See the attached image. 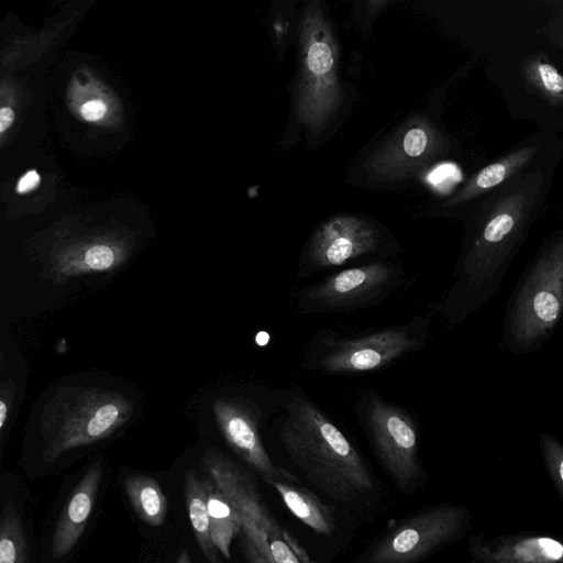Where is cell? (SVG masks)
I'll return each instance as SVG.
<instances>
[{
    "label": "cell",
    "mask_w": 563,
    "mask_h": 563,
    "mask_svg": "<svg viewBox=\"0 0 563 563\" xmlns=\"http://www.w3.org/2000/svg\"><path fill=\"white\" fill-rule=\"evenodd\" d=\"M549 181L550 174L539 167L489 192L468 225L452 282L438 303L449 322H464L495 297L537 219Z\"/></svg>",
    "instance_id": "obj_1"
},
{
    "label": "cell",
    "mask_w": 563,
    "mask_h": 563,
    "mask_svg": "<svg viewBox=\"0 0 563 563\" xmlns=\"http://www.w3.org/2000/svg\"><path fill=\"white\" fill-rule=\"evenodd\" d=\"M278 439L291 462L328 498L353 504L374 493L376 479L360 451L299 385L284 396Z\"/></svg>",
    "instance_id": "obj_2"
},
{
    "label": "cell",
    "mask_w": 563,
    "mask_h": 563,
    "mask_svg": "<svg viewBox=\"0 0 563 563\" xmlns=\"http://www.w3.org/2000/svg\"><path fill=\"white\" fill-rule=\"evenodd\" d=\"M136 410L137 401L121 385L68 380L46 394L32 422L44 439V459L55 461L110 438Z\"/></svg>",
    "instance_id": "obj_3"
},
{
    "label": "cell",
    "mask_w": 563,
    "mask_h": 563,
    "mask_svg": "<svg viewBox=\"0 0 563 563\" xmlns=\"http://www.w3.org/2000/svg\"><path fill=\"white\" fill-rule=\"evenodd\" d=\"M431 319L417 316L401 324L342 333L331 328L308 340L300 367L323 375L358 376L382 371L424 349Z\"/></svg>",
    "instance_id": "obj_4"
},
{
    "label": "cell",
    "mask_w": 563,
    "mask_h": 563,
    "mask_svg": "<svg viewBox=\"0 0 563 563\" xmlns=\"http://www.w3.org/2000/svg\"><path fill=\"white\" fill-rule=\"evenodd\" d=\"M563 316V228L551 234L522 273L505 309L501 344L512 354L539 350Z\"/></svg>",
    "instance_id": "obj_5"
},
{
    "label": "cell",
    "mask_w": 563,
    "mask_h": 563,
    "mask_svg": "<svg viewBox=\"0 0 563 563\" xmlns=\"http://www.w3.org/2000/svg\"><path fill=\"white\" fill-rule=\"evenodd\" d=\"M356 416L377 463L394 486L406 495L421 489L427 471L420 457L419 424L412 413L377 390L366 389L358 397Z\"/></svg>",
    "instance_id": "obj_6"
},
{
    "label": "cell",
    "mask_w": 563,
    "mask_h": 563,
    "mask_svg": "<svg viewBox=\"0 0 563 563\" xmlns=\"http://www.w3.org/2000/svg\"><path fill=\"white\" fill-rule=\"evenodd\" d=\"M300 65L295 88L298 120L319 132L338 111L342 90L338 46L319 2H310L299 22Z\"/></svg>",
    "instance_id": "obj_7"
},
{
    "label": "cell",
    "mask_w": 563,
    "mask_h": 563,
    "mask_svg": "<svg viewBox=\"0 0 563 563\" xmlns=\"http://www.w3.org/2000/svg\"><path fill=\"white\" fill-rule=\"evenodd\" d=\"M402 266L394 261H372L331 273L298 289L296 313H350L380 305L405 283Z\"/></svg>",
    "instance_id": "obj_8"
},
{
    "label": "cell",
    "mask_w": 563,
    "mask_h": 563,
    "mask_svg": "<svg viewBox=\"0 0 563 563\" xmlns=\"http://www.w3.org/2000/svg\"><path fill=\"white\" fill-rule=\"evenodd\" d=\"M468 523L462 505L424 506L376 538L355 563H421L461 538Z\"/></svg>",
    "instance_id": "obj_9"
},
{
    "label": "cell",
    "mask_w": 563,
    "mask_h": 563,
    "mask_svg": "<svg viewBox=\"0 0 563 563\" xmlns=\"http://www.w3.org/2000/svg\"><path fill=\"white\" fill-rule=\"evenodd\" d=\"M398 252L371 221L357 216H335L312 232L301 252L296 275L307 278L364 257L382 261Z\"/></svg>",
    "instance_id": "obj_10"
},
{
    "label": "cell",
    "mask_w": 563,
    "mask_h": 563,
    "mask_svg": "<svg viewBox=\"0 0 563 563\" xmlns=\"http://www.w3.org/2000/svg\"><path fill=\"white\" fill-rule=\"evenodd\" d=\"M212 410L228 446L266 483L272 479L299 482L271 459L261 434L262 410L253 399L220 397L214 399Z\"/></svg>",
    "instance_id": "obj_11"
},
{
    "label": "cell",
    "mask_w": 563,
    "mask_h": 563,
    "mask_svg": "<svg viewBox=\"0 0 563 563\" xmlns=\"http://www.w3.org/2000/svg\"><path fill=\"white\" fill-rule=\"evenodd\" d=\"M201 467L216 486L233 503L241 517L256 522L265 532H282L283 527L262 500L251 474L217 448H209Z\"/></svg>",
    "instance_id": "obj_12"
},
{
    "label": "cell",
    "mask_w": 563,
    "mask_h": 563,
    "mask_svg": "<svg viewBox=\"0 0 563 563\" xmlns=\"http://www.w3.org/2000/svg\"><path fill=\"white\" fill-rule=\"evenodd\" d=\"M438 143L432 126L422 120H415L371 157L368 169L380 178L402 175L407 168L420 164L434 153Z\"/></svg>",
    "instance_id": "obj_13"
},
{
    "label": "cell",
    "mask_w": 563,
    "mask_h": 563,
    "mask_svg": "<svg viewBox=\"0 0 563 563\" xmlns=\"http://www.w3.org/2000/svg\"><path fill=\"white\" fill-rule=\"evenodd\" d=\"M472 563H563V542L547 536H510L472 542Z\"/></svg>",
    "instance_id": "obj_14"
},
{
    "label": "cell",
    "mask_w": 563,
    "mask_h": 563,
    "mask_svg": "<svg viewBox=\"0 0 563 563\" xmlns=\"http://www.w3.org/2000/svg\"><path fill=\"white\" fill-rule=\"evenodd\" d=\"M102 465L95 462L84 474L65 506L53 537L54 558L66 556L85 531L102 478Z\"/></svg>",
    "instance_id": "obj_15"
},
{
    "label": "cell",
    "mask_w": 563,
    "mask_h": 563,
    "mask_svg": "<svg viewBox=\"0 0 563 563\" xmlns=\"http://www.w3.org/2000/svg\"><path fill=\"white\" fill-rule=\"evenodd\" d=\"M282 497L289 511L319 536H330L336 529L333 510L300 482L272 479L267 482Z\"/></svg>",
    "instance_id": "obj_16"
},
{
    "label": "cell",
    "mask_w": 563,
    "mask_h": 563,
    "mask_svg": "<svg viewBox=\"0 0 563 563\" xmlns=\"http://www.w3.org/2000/svg\"><path fill=\"white\" fill-rule=\"evenodd\" d=\"M537 152V146H526L505 157L482 168L452 199L446 201V206H453L466 202L490 189L505 184L511 177L523 169L532 159Z\"/></svg>",
    "instance_id": "obj_17"
},
{
    "label": "cell",
    "mask_w": 563,
    "mask_h": 563,
    "mask_svg": "<svg viewBox=\"0 0 563 563\" xmlns=\"http://www.w3.org/2000/svg\"><path fill=\"white\" fill-rule=\"evenodd\" d=\"M202 481L208 496L212 541L220 554L230 559L232 541L241 533L240 512L209 477Z\"/></svg>",
    "instance_id": "obj_18"
},
{
    "label": "cell",
    "mask_w": 563,
    "mask_h": 563,
    "mask_svg": "<svg viewBox=\"0 0 563 563\" xmlns=\"http://www.w3.org/2000/svg\"><path fill=\"white\" fill-rule=\"evenodd\" d=\"M185 499L189 520L200 550L209 563H222L219 551L210 533L208 496L203 484L197 475L188 472L185 479Z\"/></svg>",
    "instance_id": "obj_19"
},
{
    "label": "cell",
    "mask_w": 563,
    "mask_h": 563,
    "mask_svg": "<svg viewBox=\"0 0 563 563\" xmlns=\"http://www.w3.org/2000/svg\"><path fill=\"white\" fill-rule=\"evenodd\" d=\"M124 488L134 511L143 522L153 527L165 522L168 501L154 478L130 475L124 481Z\"/></svg>",
    "instance_id": "obj_20"
},
{
    "label": "cell",
    "mask_w": 563,
    "mask_h": 563,
    "mask_svg": "<svg viewBox=\"0 0 563 563\" xmlns=\"http://www.w3.org/2000/svg\"><path fill=\"white\" fill-rule=\"evenodd\" d=\"M0 563H30L27 542L16 510L5 503L0 522Z\"/></svg>",
    "instance_id": "obj_21"
},
{
    "label": "cell",
    "mask_w": 563,
    "mask_h": 563,
    "mask_svg": "<svg viewBox=\"0 0 563 563\" xmlns=\"http://www.w3.org/2000/svg\"><path fill=\"white\" fill-rule=\"evenodd\" d=\"M528 79L551 101L563 102V76L545 62H532Z\"/></svg>",
    "instance_id": "obj_22"
},
{
    "label": "cell",
    "mask_w": 563,
    "mask_h": 563,
    "mask_svg": "<svg viewBox=\"0 0 563 563\" xmlns=\"http://www.w3.org/2000/svg\"><path fill=\"white\" fill-rule=\"evenodd\" d=\"M539 443L549 475L563 499V444L544 432L540 434Z\"/></svg>",
    "instance_id": "obj_23"
},
{
    "label": "cell",
    "mask_w": 563,
    "mask_h": 563,
    "mask_svg": "<svg viewBox=\"0 0 563 563\" xmlns=\"http://www.w3.org/2000/svg\"><path fill=\"white\" fill-rule=\"evenodd\" d=\"M19 395V384L15 379L2 376L0 383V435L4 437L5 430L9 428L15 402Z\"/></svg>",
    "instance_id": "obj_24"
},
{
    "label": "cell",
    "mask_w": 563,
    "mask_h": 563,
    "mask_svg": "<svg viewBox=\"0 0 563 563\" xmlns=\"http://www.w3.org/2000/svg\"><path fill=\"white\" fill-rule=\"evenodd\" d=\"M266 539L271 558L275 563H301V561L283 538V531H268L266 532Z\"/></svg>",
    "instance_id": "obj_25"
},
{
    "label": "cell",
    "mask_w": 563,
    "mask_h": 563,
    "mask_svg": "<svg viewBox=\"0 0 563 563\" xmlns=\"http://www.w3.org/2000/svg\"><path fill=\"white\" fill-rule=\"evenodd\" d=\"M460 173L452 164H441L430 170L427 176L428 184L437 190H444L460 177Z\"/></svg>",
    "instance_id": "obj_26"
},
{
    "label": "cell",
    "mask_w": 563,
    "mask_h": 563,
    "mask_svg": "<svg viewBox=\"0 0 563 563\" xmlns=\"http://www.w3.org/2000/svg\"><path fill=\"white\" fill-rule=\"evenodd\" d=\"M239 537L241 550L247 563H275L273 559L266 555L244 532L241 531Z\"/></svg>",
    "instance_id": "obj_27"
},
{
    "label": "cell",
    "mask_w": 563,
    "mask_h": 563,
    "mask_svg": "<svg viewBox=\"0 0 563 563\" xmlns=\"http://www.w3.org/2000/svg\"><path fill=\"white\" fill-rule=\"evenodd\" d=\"M283 538L301 561V563H317L313 561L306 549L297 541V539L286 529H283Z\"/></svg>",
    "instance_id": "obj_28"
},
{
    "label": "cell",
    "mask_w": 563,
    "mask_h": 563,
    "mask_svg": "<svg viewBox=\"0 0 563 563\" xmlns=\"http://www.w3.org/2000/svg\"><path fill=\"white\" fill-rule=\"evenodd\" d=\"M107 108L102 101L91 100L82 106L81 114L86 120L96 121L104 114Z\"/></svg>",
    "instance_id": "obj_29"
},
{
    "label": "cell",
    "mask_w": 563,
    "mask_h": 563,
    "mask_svg": "<svg viewBox=\"0 0 563 563\" xmlns=\"http://www.w3.org/2000/svg\"><path fill=\"white\" fill-rule=\"evenodd\" d=\"M40 183V176L35 170L27 172L18 184V191L23 194L34 189Z\"/></svg>",
    "instance_id": "obj_30"
},
{
    "label": "cell",
    "mask_w": 563,
    "mask_h": 563,
    "mask_svg": "<svg viewBox=\"0 0 563 563\" xmlns=\"http://www.w3.org/2000/svg\"><path fill=\"white\" fill-rule=\"evenodd\" d=\"M14 112L10 108L0 110V132L3 133L13 122Z\"/></svg>",
    "instance_id": "obj_31"
},
{
    "label": "cell",
    "mask_w": 563,
    "mask_h": 563,
    "mask_svg": "<svg viewBox=\"0 0 563 563\" xmlns=\"http://www.w3.org/2000/svg\"><path fill=\"white\" fill-rule=\"evenodd\" d=\"M175 563H191L189 553L186 549H183Z\"/></svg>",
    "instance_id": "obj_32"
}]
</instances>
